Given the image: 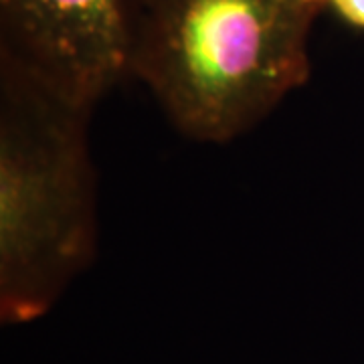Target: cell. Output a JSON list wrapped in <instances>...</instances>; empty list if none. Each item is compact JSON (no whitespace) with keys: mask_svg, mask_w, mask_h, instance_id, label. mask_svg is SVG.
I'll return each mask as SVG.
<instances>
[{"mask_svg":"<svg viewBox=\"0 0 364 364\" xmlns=\"http://www.w3.org/2000/svg\"><path fill=\"white\" fill-rule=\"evenodd\" d=\"M318 0H130L128 75L198 142H229L310 77Z\"/></svg>","mask_w":364,"mask_h":364,"instance_id":"1","label":"cell"},{"mask_svg":"<svg viewBox=\"0 0 364 364\" xmlns=\"http://www.w3.org/2000/svg\"><path fill=\"white\" fill-rule=\"evenodd\" d=\"M79 105L0 59V314L39 318L90 263L95 182Z\"/></svg>","mask_w":364,"mask_h":364,"instance_id":"2","label":"cell"},{"mask_svg":"<svg viewBox=\"0 0 364 364\" xmlns=\"http://www.w3.org/2000/svg\"><path fill=\"white\" fill-rule=\"evenodd\" d=\"M130 0H0V59L93 107L128 75Z\"/></svg>","mask_w":364,"mask_h":364,"instance_id":"3","label":"cell"},{"mask_svg":"<svg viewBox=\"0 0 364 364\" xmlns=\"http://www.w3.org/2000/svg\"><path fill=\"white\" fill-rule=\"evenodd\" d=\"M318 2L322 9H330L346 25L364 31V0H318Z\"/></svg>","mask_w":364,"mask_h":364,"instance_id":"4","label":"cell"}]
</instances>
